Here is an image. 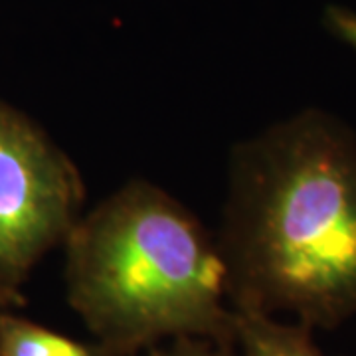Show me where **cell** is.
Returning <instances> with one entry per match:
<instances>
[{
  "mask_svg": "<svg viewBox=\"0 0 356 356\" xmlns=\"http://www.w3.org/2000/svg\"><path fill=\"white\" fill-rule=\"evenodd\" d=\"M232 307L334 327L356 313V139L309 109L232 154L218 240Z\"/></svg>",
  "mask_w": 356,
  "mask_h": 356,
  "instance_id": "1",
  "label": "cell"
},
{
  "mask_svg": "<svg viewBox=\"0 0 356 356\" xmlns=\"http://www.w3.org/2000/svg\"><path fill=\"white\" fill-rule=\"evenodd\" d=\"M64 245L70 305L111 356L182 337L236 343L220 245L161 188L123 186L79 218Z\"/></svg>",
  "mask_w": 356,
  "mask_h": 356,
  "instance_id": "2",
  "label": "cell"
},
{
  "mask_svg": "<svg viewBox=\"0 0 356 356\" xmlns=\"http://www.w3.org/2000/svg\"><path fill=\"white\" fill-rule=\"evenodd\" d=\"M83 196L74 163L30 119L0 103V289L18 293L30 269L65 243Z\"/></svg>",
  "mask_w": 356,
  "mask_h": 356,
  "instance_id": "3",
  "label": "cell"
},
{
  "mask_svg": "<svg viewBox=\"0 0 356 356\" xmlns=\"http://www.w3.org/2000/svg\"><path fill=\"white\" fill-rule=\"evenodd\" d=\"M234 311L238 356H323L313 343L311 327L303 323H280L252 307Z\"/></svg>",
  "mask_w": 356,
  "mask_h": 356,
  "instance_id": "4",
  "label": "cell"
},
{
  "mask_svg": "<svg viewBox=\"0 0 356 356\" xmlns=\"http://www.w3.org/2000/svg\"><path fill=\"white\" fill-rule=\"evenodd\" d=\"M0 356H111L97 343L86 344L26 318L0 315Z\"/></svg>",
  "mask_w": 356,
  "mask_h": 356,
  "instance_id": "5",
  "label": "cell"
},
{
  "mask_svg": "<svg viewBox=\"0 0 356 356\" xmlns=\"http://www.w3.org/2000/svg\"><path fill=\"white\" fill-rule=\"evenodd\" d=\"M145 356H238L236 343H222L200 337H182L170 341L168 346L156 344Z\"/></svg>",
  "mask_w": 356,
  "mask_h": 356,
  "instance_id": "6",
  "label": "cell"
},
{
  "mask_svg": "<svg viewBox=\"0 0 356 356\" xmlns=\"http://www.w3.org/2000/svg\"><path fill=\"white\" fill-rule=\"evenodd\" d=\"M327 26L331 28V32L339 40H343L344 44H348L353 50H356V14L331 6L327 8Z\"/></svg>",
  "mask_w": 356,
  "mask_h": 356,
  "instance_id": "7",
  "label": "cell"
},
{
  "mask_svg": "<svg viewBox=\"0 0 356 356\" xmlns=\"http://www.w3.org/2000/svg\"><path fill=\"white\" fill-rule=\"evenodd\" d=\"M13 305H22V297H20V293L4 291V289H0V309H6V307H13Z\"/></svg>",
  "mask_w": 356,
  "mask_h": 356,
  "instance_id": "8",
  "label": "cell"
}]
</instances>
